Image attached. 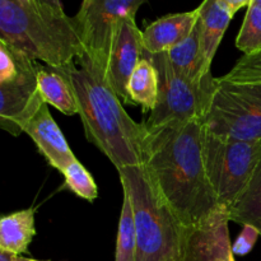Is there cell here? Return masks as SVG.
Wrapping results in <instances>:
<instances>
[{"mask_svg": "<svg viewBox=\"0 0 261 261\" xmlns=\"http://www.w3.org/2000/svg\"><path fill=\"white\" fill-rule=\"evenodd\" d=\"M167 58L180 75L194 83H203L213 76L211 73L212 65L204 55L199 19L190 36L167 51Z\"/></svg>", "mask_w": 261, "mask_h": 261, "instance_id": "5bb4252c", "label": "cell"}, {"mask_svg": "<svg viewBox=\"0 0 261 261\" xmlns=\"http://www.w3.org/2000/svg\"><path fill=\"white\" fill-rule=\"evenodd\" d=\"M252 3H254V4L260 5V7H261V0H252Z\"/></svg>", "mask_w": 261, "mask_h": 261, "instance_id": "f1b7e54d", "label": "cell"}, {"mask_svg": "<svg viewBox=\"0 0 261 261\" xmlns=\"http://www.w3.org/2000/svg\"><path fill=\"white\" fill-rule=\"evenodd\" d=\"M17 261H42V260H36V259H30V257H23L22 255L17 257Z\"/></svg>", "mask_w": 261, "mask_h": 261, "instance_id": "83f0119b", "label": "cell"}, {"mask_svg": "<svg viewBox=\"0 0 261 261\" xmlns=\"http://www.w3.org/2000/svg\"><path fill=\"white\" fill-rule=\"evenodd\" d=\"M38 89L43 101L51 105L64 115L79 114L78 102L68 76L59 69L38 66Z\"/></svg>", "mask_w": 261, "mask_h": 261, "instance_id": "2e32d148", "label": "cell"}, {"mask_svg": "<svg viewBox=\"0 0 261 261\" xmlns=\"http://www.w3.org/2000/svg\"><path fill=\"white\" fill-rule=\"evenodd\" d=\"M122 186V185H121ZM137 259V228L134 209L129 191L122 186V208L117 231L116 255L115 261H135Z\"/></svg>", "mask_w": 261, "mask_h": 261, "instance_id": "ffe728a7", "label": "cell"}, {"mask_svg": "<svg viewBox=\"0 0 261 261\" xmlns=\"http://www.w3.org/2000/svg\"><path fill=\"white\" fill-rule=\"evenodd\" d=\"M0 41L54 69L84 53L74 18L41 0H0Z\"/></svg>", "mask_w": 261, "mask_h": 261, "instance_id": "3957f363", "label": "cell"}, {"mask_svg": "<svg viewBox=\"0 0 261 261\" xmlns=\"http://www.w3.org/2000/svg\"><path fill=\"white\" fill-rule=\"evenodd\" d=\"M18 255L14 252L7 251V250H0V261H17Z\"/></svg>", "mask_w": 261, "mask_h": 261, "instance_id": "484cf974", "label": "cell"}, {"mask_svg": "<svg viewBox=\"0 0 261 261\" xmlns=\"http://www.w3.org/2000/svg\"><path fill=\"white\" fill-rule=\"evenodd\" d=\"M228 213L219 206L200 224L186 228L180 261H234Z\"/></svg>", "mask_w": 261, "mask_h": 261, "instance_id": "30bf717a", "label": "cell"}, {"mask_svg": "<svg viewBox=\"0 0 261 261\" xmlns=\"http://www.w3.org/2000/svg\"><path fill=\"white\" fill-rule=\"evenodd\" d=\"M65 177V188L73 191L79 198L93 201L98 196V189L91 173L78 160L68 166L63 172Z\"/></svg>", "mask_w": 261, "mask_h": 261, "instance_id": "7402d4cb", "label": "cell"}, {"mask_svg": "<svg viewBox=\"0 0 261 261\" xmlns=\"http://www.w3.org/2000/svg\"><path fill=\"white\" fill-rule=\"evenodd\" d=\"M129 191L137 228L135 261H180L186 228L158 191L144 165L117 171Z\"/></svg>", "mask_w": 261, "mask_h": 261, "instance_id": "277c9868", "label": "cell"}, {"mask_svg": "<svg viewBox=\"0 0 261 261\" xmlns=\"http://www.w3.org/2000/svg\"><path fill=\"white\" fill-rule=\"evenodd\" d=\"M147 0H83L75 15L76 28L84 51L106 71L112 43L120 23L126 17H135Z\"/></svg>", "mask_w": 261, "mask_h": 261, "instance_id": "ba28073f", "label": "cell"}, {"mask_svg": "<svg viewBox=\"0 0 261 261\" xmlns=\"http://www.w3.org/2000/svg\"><path fill=\"white\" fill-rule=\"evenodd\" d=\"M24 133L35 142L38 152L46 158L48 165L61 173L76 160L63 132L48 111V105L46 102L28 121Z\"/></svg>", "mask_w": 261, "mask_h": 261, "instance_id": "7c38bea8", "label": "cell"}, {"mask_svg": "<svg viewBox=\"0 0 261 261\" xmlns=\"http://www.w3.org/2000/svg\"><path fill=\"white\" fill-rule=\"evenodd\" d=\"M219 79L236 83H261V50L242 56L232 70Z\"/></svg>", "mask_w": 261, "mask_h": 261, "instance_id": "603a6c76", "label": "cell"}, {"mask_svg": "<svg viewBox=\"0 0 261 261\" xmlns=\"http://www.w3.org/2000/svg\"><path fill=\"white\" fill-rule=\"evenodd\" d=\"M36 234L35 211L32 208L14 212L0 219V250L22 255Z\"/></svg>", "mask_w": 261, "mask_h": 261, "instance_id": "e0dca14e", "label": "cell"}, {"mask_svg": "<svg viewBox=\"0 0 261 261\" xmlns=\"http://www.w3.org/2000/svg\"><path fill=\"white\" fill-rule=\"evenodd\" d=\"M38 66L30 56H23L17 74L0 82V127L10 135L24 133L28 121L45 103L38 89Z\"/></svg>", "mask_w": 261, "mask_h": 261, "instance_id": "9c48e42d", "label": "cell"}, {"mask_svg": "<svg viewBox=\"0 0 261 261\" xmlns=\"http://www.w3.org/2000/svg\"><path fill=\"white\" fill-rule=\"evenodd\" d=\"M142 31L135 23V17H126L117 28L105 71L106 81L124 103H133L127 84L142 59Z\"/></svg>", "mask_w": 261, "mask_h": 261, "instance_id": "8fae6325", "label": "cell"}, {"mask_svg": "<svg viewBox=\"0 0 261 261\" xmlns=\"http://www.w3.org/2000/svg\"><path fill=\"white\" fill-rule=\"evenodd\" d=\"M236 46L245 55L261 50V7L251 3L236 38Z\"/></svg>", "mask_w": 261, "mask_h": 261, "instance_id": "44dd1931", "label": "cell"}, {"mask_svg": "<svg viewBox=\"0 0 261 261\" xmlns=\"http://www.w3.org/2000/svg\"><path fill=\"white\" fill-rule=\"evenodd\" d=\"M41 2L46 3V4L51 5V7L59 8V9H63V4H61L60 0H41Z\"/></svg>", "mask_w": 261, "mask_h": 261, "instance_id": "4316f807", "label": "cell"}, {"mask_svg": "<svg viewBox=\"0 0 261 261\" xmlns=\"http://www.w3.org/2000/svg\"><path fill=\"white\" fill-rule=\"evenodd\" d=\"M227 213L229 221L242 227H255L261 236V165L244 193L227 208Z\"/></svg>", "mask_w": 261, "mask_h": 261, "instance_id": "d6986e66", "label": "cell"}, {"mask_svg": "<svg viewBox=\"0 0 261 261\" xmlns=\"http://www.w3.org/2000/svg\"><path fill=\"white\" fill-rule=\"evenodd\" d=\"M203 155L218 204L228 208L244 193L261 165V139H222L204 127Z\"/></svg>", "mask_w": 261, "mask_h": 261, "instance_id": "8992f818", "label": "cell"}, {"mask_svg": "<svg viewBox=\"0 0 261 261\" xmlns=\"http://www.w3.org/2000/svg\"><path fill=\"white\" fill-rule=\"evenodd\" d=\"M221 3L227 8V10H228L232 15H234L244 7L249 8L250 5H251L252 0H221Z\"/></svg>", "mask_w": 261, "mask_h": 261, "instance_id": "d4e9b609", "label": "cell"}, {"mask_svg": "<svg viewBox=\"0 0 261 261\" xmlns=\"http://www.w3.org/2000/svg\"><path fill=\"white\" fill-rule=\"evenodd\" d=\"M200 10L168 14L150 23L142 32L143 48L149 54L167 53L190 36L198 23Z\"/></svg>", "mask_w": 261, "mask_h": 261, "instance_id": "4fadbf2b", "label": "cell"}, {"mask_svg": "<svg viewBox=\"0 0 261 261\" xmlns=\"http://www.w3.org/2000/svg\"><path fill=\"white\" fill-rule=\"evenodd\" d=\"M203 120L148 130L144 163L166 203L185 228L219 208L203 155Z\"/></svg>", "mask_w": 261, "mask_h": 261, "instance_id": "6da1fadb", "label": "cell"}, {"mask_svg": "<svg viewBox=\"0 0 261 261\" xmlns=\"http://www.w3.org/2000/svg\"><path fill=\"white\" fill-rule=\"evenodd\" d=\"M75 64L59 69L70 81L79 107L84 133L92 144L107 155L116 170L144 163L147 127L135 122L125 111L120 97L105 71L84 51Z\"/></svg>", "mask_w": 261, "mask_h": 261, "instance_id": "7a4b0ae2", "label": "cell"}, {"mask_svg": "<svg viewBox=\"0 0 261 261\" xmlns=\"http://www.w3.org/2000/svg\"><path fill=\"white\" fill-rule=\"evenodd\" d=\"M199 10H200L199 24H200L204 55L212 65L219 43L233 15L227 10L221 0H203V3L199 5Z\"/></svg>", "mask_w": 261, "mask_h": 261, "instance_id": "9a60e30c", "label": "cell"}, {"mask_svg": "<svg viewBox=\"0 0 261 261\" xmlns=\"http://www.w3.org/2000/svg\"><path fill=\"white\" fill-rule=\"evenodd\" d=\"M260 233L255 227L252 226H244V229L241 231L240 236L237 237L236 242L232 245V251L234 255L239 256H245L250 254L259 239Z\"/></svg>", "mask_w": 261, "mask_h": 261, "instance_id": "cb8c5ba5", "label": "cell"}, {"mask_svg": "<svg viewBox=\"0 0 261 261\" xmlns=\"http://www.w3.org/2000/svg\"><path fill=\"white\" fill-rule=\"evenodd\" d=\"M143 53L152 60L158 73V101L144 122L145 127L152 130L194 120L204 121L216 91L217 78L211 76L203 83H194L173 69L167 53L149 54L144 48Z\"/></svg>", "mask_w": 261, "mask_h": 261, "instance_id": "5b68a950", "label": "cell"}, {"mask_svg": "<svg viewBox=\"0 0 261 261\" xmlns=\"http://www.w3.org/2000/svg\"><path fill=\"white\" fill-rule=\"evenodd\" d=\"M206 132L222 139H261V83H236L217 78L204 117Z\"/></svg>", "mask_w": 261, "mask_h": 261, "instance_id": "52a82bcc", "label": "cell"}, {"mask_svg": "<svg viewBox=\"0 0 261 261\" xmlns=\"http://www.w3.org/2000/svg\"><path fill=\"white\" fill-rule=\"evenodd\" d=\"M127 92L133 103L140 105L143 112H152L155 109L158 101V73L154 64L144 53L130 76Z\"/></svg>", "mask_w": 261, "mask_h": 261, "instance_id": "ac0fdd59", "label": "cell"}]
</instances>
